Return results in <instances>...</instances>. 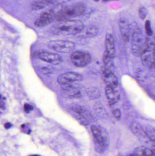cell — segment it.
Instances as JSON below:
<instances>
[{
  "label": "cell",
  "instance_id": "cell-1",
  "mask_svg": "<svg viewBox=\"0 0 155 156\" xmlns=\"http://www.w3.org/2000/svg\"><path fill=\"white\" fill-rule=\"evenodd\" d=\"M82 21L69 20L63 21L55 25L51 28L52 33L55 35H77L84 28Z\"/></svg>",
  "mask_w": 155,
  "mask_h": 156
},
{
  "label": "cell",
  "instance_id": "cell-5",
  "mask_svg": "<svg viewBox=\"0 0 155 156\" xmlns=\"http://www.w3.org/2000/svg\"><path fill=\"white\" fill-rule=\"evenodd\" d=\"M71 60L72 64L77 67H84L92 61V57L89 53L81 51H76L72 53Z\"/></svg>",
  "mask_w": 155,
  "mask_h": 156
},
{
  "label": "cell",
  "instance_id": "cell-33",
  "mask_svg": "<svg viewBox=\"0 0 155 156\" xmlns=\"http://www.w3.org/2000/svg\"><path fill=\"white\" fill-rule=\"evenodd\" d=\"M31 156H39L36 155H32Z\"/></svg>",
  "mask_w": 155,
  "mask_h": 156
},
{
  "label": "cell",
  "instance_id": "cell-21",
  "mask_svg": "<svg viewBox=\"0 0 155 156\" xmlns=\"http://www.w3.org/2000/svg\"><path fill=\"white\" fill-rule=\"evenodd\" d=\"M103 61L105 65V67L110 69L111 68L114 67L113 58L110 57L105 51L103 56Z\"/></svg>",
  "mask_w": 155,
  "mask_h": 156
},
{
  "label": "cell",
  "instance_id": "cell-16",
  "mask_svg": "<svg viewBox=\"0 0 155 156\" xmlns=\"http://www.w3.org/2000/svg\"><path fill=\"white\" fill-rule=\"evenodd\" d=\"M98 33V29L95 26H89L84 27L82 31L76 35L81 38H91L97 35Z\"/></svg>",
  "mask_w": 155,
  "mask_h": 156
},
{
  "label": "cell",
  "instance_id": "cell-20",
  "mask_svg": "<svg viewBox=\"0 0 155 156\" xmlns=\"http://www.w3.org/2000/svg\"><path fill=\"white\" fill-rule=\"evenodd\" d=\"M144 130L149 140L153 142H155V127L154 126L150 125H147Z\"/></svg>",
  "mask_w": 155,
  "mask_h": 156
},
{
  "label": "cell",
  "instance_id": "cell-29",
  "mask_svg": "<svg viewBox=\"0 0 155 156\" xmlns=\"http://www.w3.org/2000/svg\"><path fill=\"white\" fill-rule=\"evenodd\" d=\"M153 67L155 68V48L154 49V66Z\"/></svg>",
  "mask_w": 155,
  "mask_h": 156
},
{
  "label": "cell",
  "instance_id": "cell-8",
  "mask_svg": "<svg viewBox=\"0 0 155 156\" xmlns=\"http://www.w3.org/2000/svg\"><path fill=\"white\" fill-rule=\"evenodd\" d=\"M55 18L56 13L53 11H45L41 14L39 18L35 20L34 24L38 27L46 26L52 23Z\"/></svg>",
  "mask_w": 155,
  "mask_h": 156
},
{
  "label": "cell",
  "instance_id": "cell-23",
  "mask_svg": "<svg viewBox=\"0 0 155 156\" xmlns=\"http://www.w3.org/2000/svg\"><path fill=\"white\" fill-rule=\"evenodd\" d=\"M146 149L147 147H139L135 149L134 153L136 156H145Z\"/></svg>",
  "mask_w": 155,
  "mask_h": 156
},
{
  "label": "cell",
  "instance_id": "cell-9",
  "mask_svg": "<svg viewBox=\"0 0 155 156\" xmlns=\"http://www.w3.org/2000/svg\"><path fill=\"white\" fill-rule=\"evenodd\" d=\"M36 56L41 60L53 65H58L62 61V58L60 55L47 51L40 52Z\"/></svg>",
  "mask_w": 155,
  "mask_h": 156
},
{
  "label": "cell",
  "instance_id": "cell-22",
  "mask_svg": "<svg viewBox=\"0 0 155 156\" xmlns=\"http://www.w3.org/2000/svg\"><path fill=\"white\" fill-rule=\"evenodd\" d=\"M48 5L43 0H35L31 4V8L32 10H41Z\"/></svg>",
  "mask_w": 155,
  "mask_h": 156
},
{
  "label": "cell",
  "instance_id": "cell-28",
  "mask_svg": "<svg viewBox=\"0 0 155 156\" xmlns=\"http://www.w3.org/2000/svg\"><path fill=\"white\" fill-rule=\"evenodd\" d=\"M12 124L11 123L7 122L5 123L4 125L5 127V129H9V128H11L12 126Z\"/></svg>",
  "mask_w": 155,
  "mask_h": 156
},
{
  "label": "cell",
  "instance_id": "cell-30",
  "mask_svg": "<svg viewBox=\"0 0 155 156\" xmlns=\"http://www.w3.org/2000/svg\"><path fill=\"white\" fill-rule=\"evenodd\" d=\"M103 1L104 2H110V1H116V0H103Z\"/></svg>",
  "mask_w": 155,
  "mask_h": 156
},
{
  "label": "cell",
  "instance_id": "cell-11",
  "mask_svg": "<svg viewBox=\"0 0 155 156\" xmlns=\"http://www.w3.org/2000/svg\"><path fill=\"white\" fill-rule=\"evenodd\" d=\"M102 77L106 86L115 89L118 86V81L116 76L110 69L105 67L102 69Z\"/></svg>",
  "mask_w": 155,
  "mask_h": 156
},
{
  "label": "cell",
  "instance_id": "cell-3",
  "mask_svg": "<svg viewBox=\"0 0 155 156\" xmlns=\"http://www.w3.org/2000/svg\"><path fill=\"white\" fill-rule=\"evenodd\" d=\"M147 44L142 30L136 27L133 30L132 34V51L133 55L136 56L141 55Z\"/></svg>",
  "mask_w": 155,
  "mask_h": 156
},
{
  "label": "cell",
  "instance_id": "cell-10",
  "mask_svg": "<svg viewBox=\"0 0 155 156\" xmlns=\"http://www.w3.org/2000/svg\"><path fill=\"white\" fill-rule=\"evenodd\" d=\"M83 80L81 74L74 72H68L60 75L57 79V81L61 85L71 84L75 81H79Z\"/></svg>",
  "mask_w": 155,
  "mask_h": 156
},
{
  "label": "cell",
  "instance_id": "cell-27",
  "mask_svg": "<svg viewBox=\"0 0 155 156\" xmlns=\"http://www.w3.org/2000/svg\"><path fill=\"white\" fill-rule=\"evenodd\" d=\"M24 111L27 113H29L30 112L32 111L33 109V107L31 105L28 104H25L24 105Z\"/></svg>",
  "mask_w": 155,
  "mask_h": 156
},
{
  "label": "cell",
  "instance_id": "cell-2",
  "mask_svg": "<svg viewBox=\"0 0 155 156\" xmlns=\"http://www.w3.org/2000/svg\"><path fill=\"white\" fill-rule=\"evenodd\" d=\"M85 11V7L81 3L64 7L56 13L55 20L59 22L69 20L70 18L82 15Z\"/></svg>",
  "mask_w": 155,
  "mask_h": 156
},
{
  "label": "cell",
  "instance_id": "cell-32",
  "mask_svg": "<svg viewBox=\"0 0 155 156\" xmlns=\"http://www.w3.org/2000/svg\"><path fill=\"white\" fill-rule=\"evenodd\" d=\"M93 1H95V2H98L99 0H93Z\"/></svg>",
  "mask_w": 155,
  "mask_h": 156
},
{
  "label": "cell",
  "instance_id": "cell-4",
  "mask_svg": "<svg viewBox=\"0 0 155 156\" xmlns=\"http://www.w3.org/2000/svg\"><path fill=\"white\" fill-rule=\"evenodd\" d=\"M49 48L56 52L62 53H68L74 49L75 44L71 41L66 40H56L50 41L48 44Z\"/></svg>",
  "mask_w": 155,
  "mask_h": 156
},
{
  "label": "cell",
  "instance_id": "cell-6",
  "mask_svg": "<svg viewBox=\"0 0 155 156\" xmlns=\"http://www.w3.org/2000/svg\"><path fill=\"white\" fill-rule=\"evenodd\" d=\"M155 48V44L154 43L147 44L145 48L140 55L142 63L146 67L148 68L153 67Z\"/></svg>",
  "mask_w": 155,
  "mask_h": 156
},
{
  "label": "cell",
  "instance_id": "cell-14",
  "mask_svg": "<svg viewBox=\"0 0 155 156\" xmlns=\"http://www.w3.org/2000/svg\"><path fill=\"white\" fill-rule=\"evenodd\" d=\"M105 94L110 105L116 103L120 99L119 92L115 88L106 86L105 88Z\"/></svg>",
  "mask_w": 155,
  "mask_h": 156
},
{
  "label": "cell",
  "instance_id": "cell-12",
  "mask_svg": "<svg viewBox=\"0 0 155 156\" xmlns=\"http://www.w3.org/2000/svg\"><path fill=\"white\" fill-rule=\"evenodd\" d=\"M118 26L123 40L125 42H128L131 33V27L128 20L125 17L120 18L118 21Z\"/></svg>",
  "mask_w": 155,
  "mask_h": 156
},
{
  "label": "cell",
  "instance_id": "cell-13",
  "mask_svg": "<svg viewBox=\"0 0 155 156\" xmlns=\"http://www.w3.org/2000/svg\"><path fill=\"white\" fill-rule=\"evenodd\" d=\"M105 52L113 58L116 55L114 39L111 34H106L105 37Z\"/></svg>",
  "mask_w": 155,
  "mask_h": 156
},
{
  "label": "cell",
  "instance_id": "cell-26",
  "mask_svg": "<svg viewBox=\"0 0 155 156\" xmlns=\"http://www.w3.org/2000/svg\"><path fill=\"white\" fill-rule=\"evenodd\" d=\"M113 115H114L116 119L117 120H120L121 118V114L120 110L118 109H116L113 111Z\"/></svg>",
  "mask_w": 155,
  "mask_h": 156
},
{
  "label": "cell",
  "instance_id": "cell-7",
  "mask_svg": "<svg viewBox=\"0 0 155 156\" xmlns=\"http://www.w3.org/2000/svg\"><path fill=\"white\" fill-rule=\"evenodd\" d=\"M93 137L94 138L95 148L96 152L99 153L104 152L109 144V137L107 132L102 127L101 133Z\"/></svg>",
  "mask_w": 155,
  "mask_h": 156
},
{
  "label": "cell",
  "instance_id": "cell-15",
  "mask_svg": "<svg viewBox=\"0 0 155 156\" xmlns=\"http://www.w3.org/2000/svg\"><path fill=\"white\" fill-rule=\"evenodd\" d=\"M130 128L133 133L141 139V141L147 142L149 140L144 130L138 123L133 122L130 125Z\"/></svg>",
  "mask_w": 155,
  "mask_h": 156
},
{
  "label": "cell",
  "instance_id": "cell-18",
  "mask_svg": "<svg viewBox=\"0 0 155 156\" xmlns=\"http://www.w3.org/2000/svg\"><path fill=\"white\" fill-rule=\"evenodd\" d=\"M71 109L74 112L77 114L78 115L82 116V117H84L86 119H87L86 118L87 117L90 116V114L87 112V110L85 108H84L83 107L81 106V105H74V106H73L71 108Z\"/></svg>",
  "mask_w": 155,
  "mask_h": 156
},
{
  "label": "cell",
  "instance_id": "cell-17",
  "mask_svg": "<svg viewBox=\"0 0 155 156\" xmlns=\"http://www.w3.org/2000/svg\"><path fill=\"white\" fill-rule=\"evenodd\" d=\"M87 95L92 100L98 99L101 96L100 90L95 87H90L86 90Z\"/></svg>",
  "mask_w": 155,
  "mask_h": 156
},
{
  "label": "cell",
  "instance_id": "cell-19",
  "mask_svg": "<svg viewBox=\"0 0 155 156\" xmlns=\"http://www.w3.org/2000/svg\"><path fill=\"white\" fill-rule=\"evenodd\" d=\"M94 109L96 113L100 116L102 117H105L107 115V112L101 103L99 102L96 103L94 106Z\"/></svg>",
  "mask_w": 155,
  "mask_h": 156
},
{
  "label": "cell",
  "instance_id": "cell-34",
  "mask_svg": "<svg viewBox=\"0 0 155 156\" xmlns=\"http://www.w3.org/2000/svg\"><path fill=\"white\" fill-rule=\"evenodd\" d=\"M127 156H134L132 155H128Z\"/></svg>",
  "mask_w": 155,
  "mask_h": 156
},
{
  "label": "cell",
  "instance_id": "cell-25",
  "mask_svg": "<svg viewBox=\"0 0 155 156\" xmlns=\"http://www.w3.org/2000/svg\"><path fill=\"white\" fill-rule=\"evenodd\" d=\"M145 29L147 35L148 36H152L153 34V31L151 27V22L149 20H147L145 23Z\"/></svg>",
  "mask_w": 155,
  "mask_h": 156
},
{
  "label": "cell",
  "instance_id": "cell-31",
  "mask_svg": "<svg viewBox=\"0 0 155 156\" xmlns=\"http://www.w3.org/2000/svg\"><path fill=\"white\" fill-rule=\"evenodd\" d=\"M153 148L154 150L155 151V144H154L153 145Z\"/></svg>",
  "mask_w": 155,
  "mask_h": 156
},
{
  "label": "cell",
  "instance_id": "cell-24",
  "mask_svg": "<svg viewBox=\"0 0 155 156\" xmlns=\"http://www.w3.org/2000/svg\"><path fill=\"white\" fill-rule=\"evenodd\" d=\"M147 13H148V12H147V10L146 8L144 6L140 7L139 11H138V14H139V17L141 20H145L147 16Z\"/></svg>",
  "mask_w": 155,
  "mask_h": 156
}]
</instances>
